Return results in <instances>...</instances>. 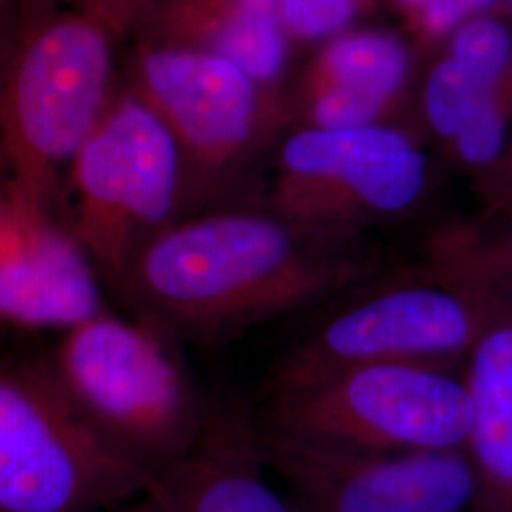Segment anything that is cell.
<instances>
[{
    "instance_id": "cell-1",
    "label": "cell",
    "mask_w": 512,
    "mask_h": 512,
    "mask_svg": "<svg viewBox=\"0 0 512 512\" xmlns=\"http://www.w3.org/2000/svg\"><path fill=\"white\" fill-rule=\"evenodd\" d=\"M376 274L348 245L279 213L234 211L165 226L116 287L135 315L173 338L209 342L329 302Z\"/></svg>"
},
{
    "instance_id": "cell-2",
    "label": "cell",
    "mask_w": 512,
    "mask_h": 512,
    "mask_svg": "<svg viewBox=\"0 0 512 512\" xmlns=\"http://www.w3.org/2000/svg\"><path fill=\"white\" fill-rule=\"evenodd\" d=\"M50 372L76 410L150 473L183 458L211 412L175 338L139 315L105 308L65 330Z\"/></svg>"
},
{
    "instance_id": "cell-3",
    "label": "cell",
    "mask_w": 512,
    "mask_h": 512,
    "mask_svg": "<svg viewBox=\"0 0 512 512\" xmlns=\"http://www.w3.org/2000/svg\"><path fill=\"white\" fill-rule=\"evenodd\" d=\"M368 279L275 365L270 395L310 384L351 366L465 365L486 325L490 294L433 268L384 283Z\"/></svg>"
},
{
    "instance_id": "cell-4",
    "label": "cell",
    "mask_w": 512,
    "mask_h": 512,
    "mask_svg": "<svg viewBox=\"0 0 512 512\" xmlns=\"http://www.w3.org/2000/svg\"><path fill=\"white\" fill-rule=\"evenodd\" d=\"M150 478L76 410L50 368L0 366V512H114Z\"/></svg>"
},
{
    "instance_id": "cell-5",
    "label": "cell",
    "mask_w": 512,
    "mask_h": 512,
    "mask_svg": "<svg viewBox=\"0 0 512 512\" xmlns=\"http://www.w3.org/2000/svg\"><path fill=\"white\" fill-rule=\"evenodd\" d=\"M463 376L433 366H351L270 395L266 425L382 454L463 450L471 431Z\"/></svg>"
},
{
    "instance_id": "cell-6",
    "label": "cell",
    "mask_w": 512,
    "mask_h": 512,
    "mask_svg": "<svg viewBox=\"0 0 512 512\" xmlns=\"http://www.w3.org/2000/svg\"><path fill=\"white\" fill-rule=\"evenodd\" d=\"M277 213L315 238L346 245L365 226L420 207L431 165L399 128L296 131L281 148Z\"/></svg>"
},
{
    "instance_id": "cell-7",
    "label": "cell",
    "mask_w": 512,
    "mask_h": 512,
    "mask_svg": "<svg viewBox=\"0 0 512 512\" xmlns=\"http://www.w3.org/2000/svg\"><path fill=\"white\" fill-rule=\"evenodd\" d=\"M109 71L107 38L82 19L48 23L23 42L0 103L12 188L44 203L55 169L101 122Z\"/></svg>"
},
{
    "instance_id": "cell-8",
    "label": "cell",
    "mask_w": 512,
    "mask_h": 512,
    "mask_svg": "<svg viewBox=\"0 0 512 512\" xmlns=\"http://www.w3.org/2000/svg\"><path fill=\"white\" fill-rule=\"evenodd\" d=\"M73 181L80 196L74 238L116 285L177 205V135L154 110L128 101L101 120L74 154Z\"/></svg>"
},
{
    "instance_id": "cell-9",
    "label": "cell",
    "mask_w": 512,
    "mask_h": 512,
    "mask_svg": "<svg viewBox=\"0 0 512 512\" xmlns=\"http://www.w3.org/2000/svg\"><path fill=\"white\" fill-rule=\"evenodd\" d=\"M260 446L298 512H463L473 503L463 450L368 452L289 435L262 420Z\"/></svg>"
},
{
    "instance_id": "cell-10",
    "label": "cell",
    "mask_w": 512,
    "mask_h": 512,
    "mask_svg": "<svg viewBox=\"0 0 512 512\" xmlns=\"http://www.w3.org/2000/svg\"><path fill=\"white\" fill-rule=\"evenodd\" d=\"M107 308L97 268L44 203L0 190V321L65 332Z\"/></svg>"
},
{
    "instance_id": "cell-11",
    "label": "cell",
    "mask_w": 512,
    "mask_h": 512,
    "mask_svg": "<svg viewBox=\"0 0 512 512\" xmlns=\"http://www.w3.org/2000/svg\"><path fill=\"white\" fill-rule=\"evenodd\" d=\"M135 505L141 512H298L268 478L260 420L238 404L211 406L194 446L152 473Z\"/></svg>"
},
{
    "instance_id": "cell-12",
    "label": "cell",
    "mask_w": 512,
    "mask_h": 512,
    "mask_svg": "<svg viewBox=\"0 0 512 512\" xmlns=\"http://www.w3.org/2000/svg\"><path fill=\"white\" fill-rule=\"evenodd\" d=\"M148 86L173 133L207 165L239 156L255 137L253 80L219 54L160 50L145 59Z\"/></svg>"
},
{
    "instance_id": "cell-13",
    "label": "cell",
    "mask_w": 512,
    "mask_h": 512,
    "mask_svg": "<svg viewBox=\"0 0 512 512\" xmlns=\"http://www.w3.org/2000/svg\"><path fill=\"white\" fill-rule=\"evenodd\" d=\"M486 293L488 319L463 372L473 408L463 452L475 480L473 512H512V296Z\"/></svg>"
},
{
    "instance_id": "cell-14",
    "label": "cell",
    "mask_w": 512,
    "mask_h": 512,
    "mask_svg": "<svg viewBox=\"0 0 512 512\" xmlns=\"http://www.w3.org/2000/svg\"><path fill=\"white\" fill-rule=\"evenodd\" d=\"M408 73L410 54L401 38L387 33H353L334 40L319 61L311 128L380 124Z\"/></svg>"
},
{
    "instance_id": "cell-15",
    "label": "cell",
    "mask_w": 512,
    "mask_h": 512,
    "mask_svg": "<svg viewBox=\"0 0 512 512\" xmlns=\"http://www.w3.org/2000/svg\"><path fill=\"white\" fill-rule=\"evenodd\" d=\"M431 268L461 285L512 296V222L454 228L429 247Z\"/></svg>"
},
{
    "instance_id": "cell-16",
    "label": "cell",
    "mask_w": 512,
    "mask_h": 512,
    "mask_svg": "<svg viewBox=\"0 0 512 512\" xmlns=\"http://www.w3.org/2000/svg\"><path fill=\"white\" fill-rule=\"evenodd\" d=\"M251 80H272L287 57L281 0H232L220 23L217 52Z\"/></svg>"
},
{
    "instance_id": "cell-17",
    "label": "cell",
    "mask_w": 512,
    "mask_h": 512,
    "mask_svg": "<svg viewBox=\"0 0 512 512\" xmlns=\"http://www.w3.org/2000/svg\"><path fill=\"white\" fill-rule=\"evenodd\" d=\"M512 82H494L446 55L433 67L423 90V112L431 131L448 145L478 107Z\"/></svg>"
},
{
    "instance_id": "cell-18",
    "label": "cell",
    "mask_w": 512,
    "mask_h": 512,
    "mask_svg": "<svg viewBox=\"0 0 512 512\" xmlns=\"http://www.w3.org/2000/svg\"><path fill=\"white\" fill-rule=\"evenodd\" d=\"M512 82L484 101L446 145L450 156L480 181L501 162L509 148Z\"/></svg>"
},
{
    "instance_id": "cell-19",
    "label": "cell",
    "mask_w": 512,
    "mask_h": 512,
    "mask_svg": "<svg viewBox=\"0 0 512 512\" xmlns=\"http://www.w3.org/2000/svg\"><path fill=\"white\" fill-rule=\"evenodd\" d=\"M448 55L494 82L512 78V33L497 19L465 21L452 33Z\"/></svg>"
},
{
    "instance_id": "cell-20",
    "label": "cell",
    "mask_w": 512,
    "mask_h": 512,
    "mask_svg": "<svg viewBox=\"0 0 512 512\" xmlns=\"http://www.w3.org/2000/svg\"><path fill=\"white\" fill-rule=\"evenodd\" d=\"M361 0H281L283 25L298 37L336 35L355 18Z\"/></svg>"
},
{
    "instance_id": "cell-21",
    "label": "cell",
    "mask_w": 512,
    "mask_h": 512,
    "mask_svg": "<svg viewBox=\"0 0 512 512\" xmlns=\"http://www.w3.org/2000/svg\"><path fill=\"white\" fill-rule=\"evenodd\" d=\"M499 0H427L416 16L421 33L440 38L454 33L465 21L494 10Z\"/></svg>"
},
{
    "instance_id": "cell-22",
    "label": "cell",
    "mask_w": 512,
    "mask_h": 512,
    "mask_svg": "<svg viewBox=\"0 0 512 512\" xmlns=\"http://www.w3.org/2000/svg\"><path fill=\"white\" fill-rule=\"evenodd\" d=\"M478 184L486 205L484 219L494 222L495 226L512 222V147L507 148L501 162Z\"/></svg>"
},
{
    "instance_id": "cell-23",
    "label": "cell",
    "mask_w": 512,
    "mask_h": 512,
    "mask_svg": "<svg viewBox=\"0 0 512 512\" xmlns=\"http://www.w3.org/2000/svg\"><path fill=\"white\" fill-rule=\"evenodd\" d=\"M399 2L403 4L404 10H406L408 14H412V16L416 18V16L420 14L421 8L425 6V2H427V0H399Z\"/></svg>"
},
{
    "instance_id": "cell-24",
    "label": "cell",
    "mask_w": 512,
    "mask_h": 512,
    "mask_svg": "<svg viewBox=\"0 0 512 512\" xmlns=\"http://www.w3.org/2000/svg\"><path fill=\"white\" fill-rule=\"evenodd\" d=\"M509 2H511V6H512V0H509Z\"/></svg>"
}]
</instances>
